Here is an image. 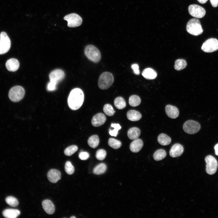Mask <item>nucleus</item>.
<instances>
[{"instance_id": "f257e3e1", "label": "nucleus", "mask_w": 218, "mask_h": 218, "mask_svg": "<svg viewBox=\"0 0 218 218\" xmlns=\"http://www.w3.org/2000/svg\"><path fill=\"white\" fill-rule=\"evenodd\" d=\"M84 99V95L82 91L79 88H74L71 91L69 95L68 105L72 110H78L82 105Z\"/></svg>"}, {"instance_id": "f03ea898", "label": "nucleus", "mask_w": 218, "mask_h": 218, "mask_svg": "<svg viewBox=\"0 0 218 218\" xmlns=\"http://www.w3.org/2000/svg\"><path fill=\"white\" fill-rule=\"evenodd\" d=\"M186 30L189 33L195 36L200 35L203 31L200 21L197 18H192L188 21Z\"/></svg>"}, {"instance_id": "7ed1b4c3", "label": "nucleus", "mask_w": 218, "mask_h": 218, "mask_svg": "<svg viewBox=\"0 0 218 218\" xmlns=\"http://www.w3.org/2000/svg\"><path fill=\"white\" fill-rule=\"evenodd\" d=\"M114 78L112 74L105 72L100 76L98 80V85L102 89L105 90L109 88L114 82Z\"/></svg>"}, {"instance_id": "20e7f679", "label": "nucleus", "mask_w": 218, "mask_h": 218, "mask_svg": "<svg viewBox=\"0 0 218 218\" xmlns=\"http://www.w3.org/2000/svg\"><path fill=\"white\" fill-rule=\"evenodd\" d=\"M25 94V90L21 86H16L12 88L8 93L10 99L14 102L20 101L23 98Z\"/></svg>"}, {"instance_id": "39448f33", "label": "nucleus", "mask_w": 218, "mask_h": 218, "mask_svg": "<svg viewBox=\"0 0 218 218\" xmlns=\"http://www.w3.org/2000/svg\"><path fill=\"white\" fill-rule=\"evenodd\" d=\"M84 53L89 60L94 62H98L101 59V55L100 51L94 45L87 46L85 48Z\"/></svg>"}, {"instance_id": "423d86ee", "label": "nucleus", "mask_w": 218, "mask_h": 218, "mask_svg": "<svg viewBox=\"0 0 218 218\" xmlns=\"http://www.w3.org/2000/svg\"><path fill=\"white\" fill-rule=\"evenodd\" d=\"M201 128L200 124L197 122L189 120L186 121L183 124V129L187 133L194 134L198 132Z\"/></svg>"}, {"instance_id": "0eeeda50", "label": "nucleus", "mask_w": 218, "mask_h": 218, "mask_svg": "<svg viewBox=\"0 0 218 218\" xmlns=\"http://www.w3.org/2000/svg\"><path fill=\"white\" fill-rule=\"evenodd\" d=\"M11 46L10 38L4 31L0 34V55L5 54L9 50Z\"/></svg>"}, {"instance_id": "6e6552de", "label": "nucleus", "mask_w": 218, "mask_h": 218, "mask_svg": "<svg viewBox=\"0 0 218 218\" xmlns=\"http://www.w3.org/2000/svg\"><path fill=\"white\" fill-rule=\"evenodd\" d=\"M206 163V171L210 175L214 174L216 172L218 167V163L216 158L211 155L207 156L205 158Z\"/></svg>"}, {"instance_id": "1a4fd4ad", "label": "nucleus", "mask_w": 218, "mask_h": 218, "mask_svg": "<svg viewBox=\"0 0 218 218\" xmlns=\"http://www.w3.org/2000/svg\"><path fill=\"white\" fill-rule=\"evenodd\" d=\"M202 50L207 53L213 52L218 50V40L216 38H210L203 43Z\"/></svg>"}, {"instance_id": "9d476101", "label": "nucleus", "mask_w": 218, "mask_h": 218, "mask_svg": "<svg viewBox=\"0 0 218 218\" xmlns=\"http://www.w3.org/2000/svg\"><path fill=\"white\" fill-rule=\"evenodd\" d=\"M64 19L68 22V26L69 27H75L81 25L82 23V19L78 15L73 13L68 15L64 16Z\"/></svg>"}, {"instance_id": "9b49d317", "label": "nucleus", "mask_w": 218, "mask_h": 218, "mask_svg": "<svg viewBox=\"0 0 218 218\" xmlns=\"http://www.w3.org/2000/svg\"><path fill=\"white\" fill-rule=\"evenodd\" d=\"M189 14L192 16L197 18L203 17L206 14V11L202 7L195 4L190 5L188 8Z\"/></svg>"}, {"instance_id": "f8f14e48", "label": "nucleus", "mask_w": 218, "mask_h": 218, "mask_svg": "<svg viewBox=\"0 0 218 218\" xmlns=\"http://www.w3.org/2000/svg\"><path fill=\"white\" fill-rule=\"evenodd\" d=\"M65 74L62 70L58 69L52 71L50 74L49 78L50 81L56 83L62 80L64 78Z\"/></svg>"}, {"instance_id": "ddd939ff", "label": "nucleus", "mask_w": 218, "mask_h": 218, "mask_svg": "<svg viewBox=\"0 0 218 218\" xmlns=\"http://www.w3.org/2000/svg\"><path fill=\"white\" fill-rule=\"evenodd\" d=\"M184 151L183 147L180 144L176 143L173 144L170 148L169 154L172 157H176L180 156Z\"/></svg>"}, {"instance_id": "4468645a", "label": "nucleus", "mask_w": 218, "mask_h": 218, "mask_svg": "<svg viewBox=\"0 0 218 218\" xmlns=\"http://www.w3.org/2000/svg\"><path fill=\"white\" fill-rule=\"evenodd\" d=\"M106 120V117L104 114L99 113L93 117L91 120V124L94 126L98 127L104 124Z\"/></svg>"}, {"instance_id": "2eb2a0df", "label": "nucleus", "mask_w": 218, "mask_h": 218, "mask_svg": "<svg viewBox=\"0 0 218 218\" xmlns=\"http://www.w3.org/2000/svg\"><path fill=\"white\" fill-rule=\"evenodd\" d=\"M47 177L48 180L52 183L57 182L61 178L60 172L56 169L50 170L47 174Z\"/></svg>"}, {"instance_id": "dca6fc26", "label": "nucleus", "mask_w": 218, "mask_h": 218, "mask_svg": "<svg viewBox=\"0 0 218 218\" xmlns=\"http://www.w3.org/2000/svg\"><path fill=\"white\" fill-rule=\"evenodd\" d=\"M165 110L167 116L171 118H176L179 115V110L175 106L167 105L166 106Z\"/></svg>"}, {"instance_id": "f3484780", "label": "nucleus", "mask_w": 218, "mask_h": 218, "mask_svg": "<svg viewBox=\"0 0 218 218\" xmlns=\"http://www.w3.org/2000/svg\"><path fill=\"white\" fill-rule=\"evenodd\" d=\"M5 67L9 71H16L19 67V63L16 59L12 58L8 60L5 63Z\"/></svg>"}, {"instance_id": "a211bd4d", "label": "nucleus", "mask_w": 218, "mask_h": 218, "mask_svg": "<svg viewBox=\"0 0 218 218\" xmlns=\"http://www.w3.org/2000/svg\"><path fill=\"white\" fill-rule=\"evenodd\" d=\"M143 146V143L142 140L137 138L133 141L130 144V148L133 152L137 153L139 151Z\"/></svg>"}, {"instance_id": "6ab92c4d", "label": "nucleus", "mask_w": 218, "mask_h": 218, "mask_svg": "<svg viewBox=\"0 0 218 218\" xmlns=\"http://www.w3.org/2000/svg\"><path fill=\"white\" fill-rule=\"evenodd\" d=\"M43 208L48 214H52L55 211V207L52 202L49 200H45L42 202Z\"/></svg>"}, {"instance_id": "aec40b11", "label": "nucleus", "mask_w": 218, "mask_h": 218, "mask_svg": "<svg viewBox=\"0 0 218 218\" xmlns=\"http://www.w3.org/2000/svg\"><path fill=\"white\" fill-rule=\"evenodd\" d=\"M20 214L19 210L17 209H8L4 210L2 214L7 218H16Z\"/></svg>"}, {"instance_id": "412c9836", "label": "nucleus", "mask_w": 218, "mask_h": 218, "mask_svg": "<svg viewBox=\"0 0 218 218\" xmlns=\"http://www.w3.org/2000/svg\"><path fill=\"white\" fill-rule=\"evenodd\" d=\"M142 76L147 79H153L157 76V73L152 68H147L144 69L142 72Z\"/></svg>"}, {"instance_id": "4be33fe9", "label": "nucleus", "mask_w": 218, "mask_h": 218, "mask_svg": "<svg viewBox=\"0 0 218 218\" xmlns=\"http://www.w3.org/2000/svg\"><path fill=\"white\" fill-rule=\"evenodd\" d=\"M128 119L132 121H138L141 118L142 115L138 111L135 110H130L127 114Z\"/></svg>"}, {"instance_id": "5701e85b", "label": "nucleus", "mask_w": 218, "mask_h": 218, "mask_svg": "<svg viewBox=\"0 0 218 218\" xmlns=\"http://www.w3.org/2000/svg\"><path fill=\"white\" fill-rule=\"evenodd\" d=\"M140 134V131L137 127L130 128L128 131L127 136L129 138L132 140L138 138Z\"/></svg>"}, {"instance_id": "b1692460", "label": "nucleus", "mask_w": 218, "mask_h": 218, "mask_svg": "<svg viewBox=\"0 0 218 218\" xmlns=\"http://www.w3.org/2000/svg\"><path fill=\"white\" fill-rule=\"evenodd\" d=\"M157 141L161 145L166 146L169 144L171 141V138L168 135L164 133L160 134L157 137Z\"/></svg>"}, {"instance_id": "393cba45", "label": "nucleus", "mask_w": 218, "mask_h": 218, "mask_svg": "<svg viewBox=\"0 0 218 218\" xmlns=\"http://www.w3.org/2000/svg\"><path fill=\"white\" fill-rule=\"evenodd\" d=\"M167 153L165 150L159 149L157 150L153 154L154 159L157 161L162 160L165 157Z\"/></svg>"}, {"instance_id": "a878e982", "label": "nucleus", "mask_w": 218, "mask_h": 218, "mask_svg": "<svg viewBox=\"0 0 218 218\" xmlns=\"http://www.w3.org/2000/svg\"><path fill=\"white\" fill-rule=\"evenodd\" d=\"M89 145L91 147L94 148L98 145L99 139L97 135H93L90 137L88 141Z\"/></svg>"}, {"instance_id": "bb28decb", "label": "nucleus", "mask_w": 218, "mask_h": 218, "mask_svg": "<svg viewBox=\"0 0 218 218\" xmlns=\"http://www.w3.org/2000/svg\"><path fill=\"white\" fill-rule=\"evenodd\" d=\"M114 103L115 107L119 109H123L126 106L124 100L121 97H116L114 100Z\"/></svg>"}, {"instance_id": "cd10ccee", "label": "nucleus", "mask_w": 218, "mask_h": 218, "mask_svg": "<svg viewBox=\"0 0 218 218\" xmlns=\"http://www.w3.org/2000/svg\"><path fill=\"white\" fill-rule=\"evenodd\" d=\"M107 170V166L103 163H101L96 166L94 169L93 173L97 175L104 173Z\"/></svg>"}, {"instance_id": "c85d7f7f", "label": "nucleus", "mask_w": 218, "mask_h": 218, "mask_svg": "<svg viewBox=\"0 0 218 218\" xmlns=\"http://www.w3.org/2000/svg\"><path fill=\"white\" fill-rule=\"evenodd\" d=\"M187 65L186 61L183 59H178L175 62V69L177 71H180L184 69Z\"/></svg>"}, {"instance_id": "c756f323", "label": "nucleus", "mask_w": 218, "mask_h": 218, "mask_svg": "<svg viewBox=\"0 0 218 218\" xmlns=\"http://www.w3.org/2000/svg\"><path fill=\"white\" fill-rule=\"evenodd\" d=\"M129 104L132 107H136L139 105L141 103L140 97L137 95H132L129 98Z\"/></svg>"}, {"instance_id": "7c9ffc66", "label": "nucleus", "mask_w": 218, "mask_h": 218, "mask_svg": "<svg viewBox=\"0 0 218 218\" xmlns=\"http://www.w3.org/2000/svg\"><path fill=\"white\" fill-rule=\"evenodd\" d=\"M109 145L114 149L119 148L121 146L120 141L113 138H110L108 141Z\"/></svg>"}, {"instance_id": "2f4dec72", "label": "nucleus", "mask_w": 218, "mask_h": 218, "mask_svg": "<svg viewBox=\"0 0 218 218\" xmlns=\"http://www.w3.org/2000/svg\"><path fill=\"white\" fill-rule=\"evenodd\" d=\"M6 203L10 206L15 207L17 206L19 202L17 199L13 196H8L5 199Z\"/></svg>"}, {"instance_id": "473e14b6", "label": "nucleus", "mask_w": 218, "mask_h": 218, "mask_svg": "<svg viewBox=\"0 0 218 218\" xmlns=\"http://www.w3.org/2000/svg\"><path fill=\"white\" fill-rule=\"evenodd\" d=\"M78 150V147L72 145L67 147L64 151V154L67 156H70L76 152Z\"/></svg>"}, {"instance_id": "72a5a7b5", "label": "nucleus", "mask_w": 218, "mask_h": 218, "mask_svg": "<svg viewBox=\"0 0 218 218\" xmlns=\"http://www.w3.org/2000/svg\"><path fill=\"white\" fill-rule=\"evenodd\" d=\"M103 110L104 113L108 116H113L115 112L112 106L109 104H105Z\"/></svg>"}, {"instance_id": "f704fd0d", "label": "nucleus", "mask_w": 218, "mask_h": 218, "mask_svg": "<svg viewBox=\"0 0 218 218\" xmlns=\"http://www.w3.org/2000/svg\"><path fill=\"white\" fill-rule=\"evenodd\" d=\"M111 127H113L114 129L112 130L109 129V133L112 136L116 137L118 134V130L121 129V127L119 124H112Z\"/></svg>"}, {"instance_id": "c9c22d12", "label": "nucleus", "mask_w": 218, "mask_h": 218, "mask_svg": "<svg viewBox=\"0 0 218 218\" xmlns=\"http://www.w3.org/2000/svg\"><path fill=\"white\" fill-rule=\"evenodd\" d=\"M65 170L66 172L69 175H71L73 173L74 171V168L71 163L69 161H67L64 166Z\"/></svg>"}, {"instance_id": "e433bc0d", "label": "nucleus", "mask_w": 218, "mask_h": 218, "mask_svg": "<svg viewBox=\"0 0 218 218\" xmlns=\"http://www.w3.org/2000/svg\"><path fill=\"white\" fill-rule=\"evenodd\" d=\"M106 156V152L105 150L102 149L98 150L96 152V157L99 160H103L104 159Z\"/></svg>"}, {"instance_id": "4c0bfd02", "label": "nucleus", "mask_w": 218, "mask_h": 218, "mask_svg": "<svg viewBox=\"0 0 218 218\" xmlns=\"http://www.w3.org/2000/svg\"><path fill=\"white\" fill-rule=\"evenodd\" d=\"M90 156L89 154L86 152H81L79 154V157L81 160H85L88 158Z\"/></svg>"}, {"instance_id": "58836bf2", "label": "nucleus", "mask_w": 218, "mask_h": 218, "mask_svg": "<svg viewBox=\"0 0 218 218\" xmlns=\"http://www.w3.org/2000/svg\"><path fill=\"white\" fill-rule=\"evenodd\" d=\"M57 84L55 82L50 81L48 84L47 89L48 91H52L54 90L56 88Z\"/></svg>"}, {"instance_id": "ea45409f", "label": "nucleus", "mask_w": 218, "mask_h": 218, "mask_svg": "<svg viewBox=\"0 0 218 218\" xmlns=\"http://www.w3.org/2000/svg\"><path fill=\"white\" fill-rule=\"evenodd\" d=\"M131 68L133 70L134 73L136 75L140 74V72L139 70V67L137 64H134L131 65Z\"/></svg>"}, {"instance_id": "a19ab883", "label": "nucleus", "mask_w": 218, "mask_h": 218, "mask_svg": "<svg viewBox=\"0 0 218 218\" xmlns=\"http://www.w3.org/2000/svg\"><path fill=\"white\" fill-rule=\"evenodd\" d=\"M212 6L214 7H217L218 5V0H210Z\"/></svg>"}, {"instance_id": "79ce46f5", "label": "nucleus", "mask_w": 218, "mask_h": 218, "mask_svg": "<svg viewBox=\"0 0 218 218\" xmlns=\"http://www.w3.org/2000/svg\"><path fill=\"white\" fill-rule=\"evenodd\" d=\"M214 149L215 150V154L218 156V143L215 145Z\"/></svg>"}, {"instance_id": "37998d69", "label": "nucleus", "mask_w": 218, "mask_h": 218, "mask_svg": "<svg viewBox=\"0 0 218 218\" xmlns=\"http://www.w3.org/2000/svg\"><path fill=\"white\" fill-rule=\"evenodd\" d=\"M197 1L201 4H205L206 2L208 0H197Z\"/></svg>"}, {"instance_id": "c03bdc74", "label": "nucleus", "mask_w": 218, "mask_h": 218, "mask_svg": "<svg viewBox=\"0 0 218 218\" xmlns=\"http://www.w3.org/2000/svg\"><path fill=\"white\" fill-rule=\"evenodd\" d=\"M70 218H75L76 217L74 216H72Z\"/></svg>"}]
</instances>
